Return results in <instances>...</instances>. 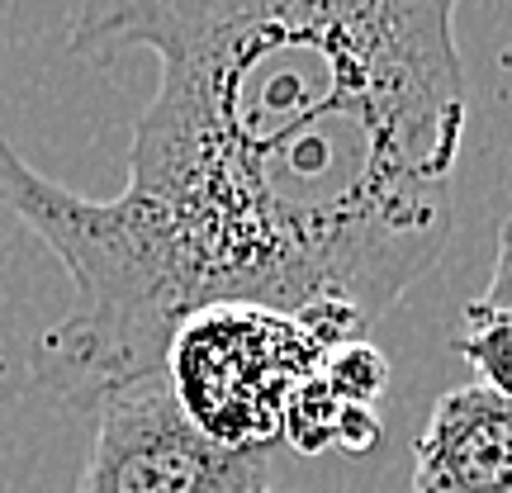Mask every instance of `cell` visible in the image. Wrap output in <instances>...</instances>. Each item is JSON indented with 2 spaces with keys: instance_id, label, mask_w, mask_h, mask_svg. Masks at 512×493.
<instances>
[{
  "instance_id": "cell-3",
  "label": "cell",
  "mask_w": 512,
  "mask_h": 493,
  "mask_svg": "<svg viewBox=\"0 0 512 493\" xmlns=\"http://www.w3.org/2000/svg\"><path fill=\"white\" fill-rule=\"evenodd\" d=\"M328 347L299 318L256 304H209L171 332L162 375L181 413L228 451H271L294 394Z\"/></svg>"
},
{
  "instance_id": "cell-2",
  "label": "cell",
  "mask_w": 512,
  "mask_h": 493,
  "mask_svg": "<svg viewBox=\"0 0 512 493\" xmlns=\"http://www.w3.org/2000/svg\"><path fill=\"white\" fill-rule=\"evenodd\" d=\"M67 48L157 57L128 185L242 157L347 100L465 76L456 0H119L86 5Z\"/></svg>"
},
{
  "instance_id": "cell-1",
  "label": "cell",
  "mask_w": 512,
  "mask_h": 493,
  "mask_svg": "<svg viewBox=\"0 0 512 493\" xmlns=\"http://www.w3.org/2000/svg\"><path fill=\"white\" fill-rule=\"evenodd\" d=\"M465 76L361 95L275 143L86 200L0 143V204L67 266L76 304L43 375L105 394L162 370L209 304L299 318L328 351L366 342L456 233Z\"/></svg>"
},
{
  "instance_id": "cell-6",
  "label": "cell",
  "mask_w": 512,
  "mask_h": 493,
  "mask_svg": "<svg viewBox=\"0 0 512 493\" xmlns=\"http://www.w3.org/2000/svg\"><path fill=\"white\" fill-rule=\"evenodd\" d=\"M508 223L498 228V252H494V280L489 290L465 304V332H460L456 351L475 366V380L494 384L508 394Z\"/></svg>"
},
{
  "instance_id": "cell-5",
  "label": "cell",
  "mask_w": 512,
  "mask_h": 493,
  "mask_svg": "<svg viewBox=\"0 0 512 493\" xmlns=\"http://www.w3.org/2000/svg\"><path fill=\"white\" fill-rule=\"evenodd\" d=\"M512 399L484 380L446 389L413 446V493H512Z\"/></svg>"
},
{
  "instance_id": "cell-4",
  "label": "cell",
  "mask_w": 512,
  "mask_h": 493,
  "mask_svg": "<svg viewBox=\"0 0 512 493\" xmlns=\"http://www.w3.org/2000/svg\"><path fill=\"white\" fill-rule=\"evenodd\" d=\"M271 451H228L181 413L162 370L95 394L81 493H261Z\"/></svg>"
},
{
  "instance_id": "cell-7",
  "label": "cell",
  "mask_w": 512,
  "mask_h": 493,
  "mask_svg": "<svg viewBox=\"0 0 512 493\" xmlns=\"http://www.w3.org/2000/svg\"><path fill=\"white\" fill-rule=\"evenodd\" d=\"M261 493H275V489H261Z\"/></svg>"
}]
</instances>
